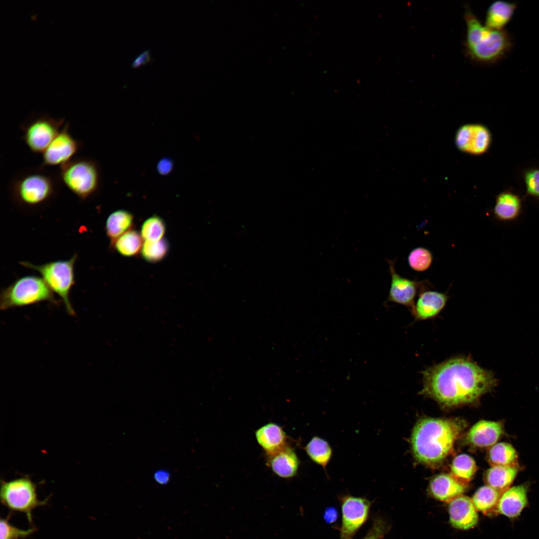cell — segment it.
Returning <instances> with one entry per match:
<instances>
[{"mask_svg":"<svg viewBox=\"0 0 539 539\" xmlns=\"http://www.w3.org/2000/svg\"><path fill=\"white\" fill-rule=\"evenodd\" d=\"M10 516L9 514L6 518H0V539H25L35 531L34 528L24 530L12 526L9 522Z\"/></svg>","mask_w":539,"mask_h":539,"instance_id":"cell-33","label":"cell"},{"mask_svg":"<svg viewBox=\"0 0 539 539\" xmlns=\"http://www.w3.org/2000/svg\"><path fill=\"white\" fill-rule=\"evenodd\" d=\"M516 6L515 3L498 0L492 3L489 7L485 21V26L496 30L502 28L512 18Z\"/></svg>","mask_w":539,"mask_h":539,"instance_id":"cell-23","label":"cell"},{"mask_svg":"<svg viewBox=\"0 0 539 539\" xmlns=\"http://www.w3.org/2000/svg\"><path fill=\"white\" fill-rule=\"evenodd\" d=\"M502 493L486 485L480 488L472 499L477 511L485 514L496 512L497 506Z\"/></svg>","mask_w":539,"mask_h":539,"instance_id":"cell-28","label":"cell"},{"mask_svg":"<svg viewBox=\"0 0 539 539\" xmlns=\"http://www.w3.org/2000/svg\"><path fill=\"white\" fill-rule=\"evenodd\" d=\"M60 183L57 175L40 166L17 173L10 180L8 190L11 199L18 206L35 208L55 197Z\"/></svg>","mask_w":539,"mask_h":539,"instance_id":"cell-3","label":"cell"},{"mask_svg":"<svg viewBox=\"0 0 539 539\" xmlns=\"http://www.w3.org/2000/svg\"><path fill=\"white\" fill-rule=\"evenodd\" d=\"M449 503L450 522L453 527L465 530L477 524L478 513L470 498L462 495Z\"/></svg>","mask_w":539,"mask_h":539,"instance_id":"cell-15","label":"cell"},{"mask_svg":"<svg viewBox=\"0 0 539 539\" xmlns=\"http://www.w3.org/2000/svg\"><path fill=\"white\" fill-rule=\"evenodd\" d=\"M407 261L409 267L413 270L423 272L431 267L433 256L429 249L424 247H417L410 252Z\"/></svg>","mask_w":539,"mask_h":539,"instance_id":"cell-32","label":"cell"},{"mask_svg":"<svg viewBox=\"0 0 539 539\" xmlns=\"http://www.w3.org/2000/svg\"><path fill=\"white\" fill-rule=\"evenodd\" d=\"M0 497L3 506L11 511L24 513L31 525L33 510L46 505L48 500V498L39 500L36 485L27 476L8 481L1 480Z\"/></svg>","mask_w":539,"mask_h":539,"instance_id":"cell-8","label":"cell"},{"mask_svg":"<svg viewBox=\"0 0 539 539\" xmlns=\"http://www.w3.org/2000/svg\"><path fill=\"white\" fill-rule=\"evenodd\" d=\"M166 225L159 216L152 215L142 223L140 233L144 241H158L164 238Z\"/></svg>","mask_w":539,"mask_h":539,"instance_id":"cell-29","label":"cell"},{"mask_svg":"<svg viewBox=\"0 0 539 539\" xmlns=\"http://www.w3.org/2000/svg\"><path fill=\"white\" fill-rule=\"evenodd\" d=\"M527 493L525 484L510 487L502 493L496 512L511 519L518 517L528 505Z\"/></svg>","mask_w":539,"mask_h":539,"instance_id":"cell-16","label":"cell"},{"mask_svg":"<svg viewBox=\"0 0 539 539\" xmlns=\"http://www.w3.org/2000/svg\"><path fill=\"white\" fill-rule=\"evenodd\" d=\"M256 437L267 454L274 453L286 445L284 432L274 423H268L259 428L256 432Z\"/></svg>","mask_w":539,"mask_h":539,"instance_id":"cell-21","label":"cell"},{"mask_svg":"<svg viewBox=\"0 0 539 539\" xmlns=\"http://www.w3.org/2000/svg\"><path fill=\"white\" fill-rule=\"evenodd\" d=\"M422 290L411 310L416 320H425L437 316L445 307L449 299L447 292L429 290Z\"/></svg>","mask_w":539,"mask_h":539,"instance_id":"cell-14","label":"cell"},{"mask_svg":"<svg viewBox=\"0 0 539 539\" xmlns=\"http://www.w3.org/2000/svg\"><path fill=\"white\" fill-rule=\"evenodd\" d=\"M464 17L467 28L465 49L472 60L483 63H494L509 51L511 41L506 31L484 26L469 8L466 9Z\"/></svg>","mask_w":539,"mask_h":539,"instance_id":"cell-4","label":"cell"},{"mask_svg":"<svg viewBox=\"0 0 539 539\" xmlns=\"http://www.w3.org/2000/svg\"><path fill=\"white\" fill-rule=\"evenodd\" d=\"M57 176L60 183L81 201L94 196L102 188L100 165L89 157L74 158L59 167Z\"/></svg>","mask_w":539,"mask_h":539,"instance_id":"cell-5","label":"cell"},{"mask_svg":"<svg viewBox=\"0 0 539 539\" xmlns=\"http://www.w3.org/2000/svg\"><path fill=\"white\" fill-rule=\"evenodd\" d=\"M522 200L517 194L511 191H504L496 198L493 213L495 218L501 222L516 220L522 212Z\"/></svg>","mask_w":539,"mask_h":539,"instance_id":"cell-20","label":"cell"},{"mask_svg":"<svg viewBox=\"0 0 539 539\" xmlns=\"http://www.w3.org/2000/svg\"><path fill=\"white\" fill-rule=\"evenodd\" d=\"M134 217L129 211L119 209L108 216L105 224V231L110 243L132 229Z\"/></svg>","mask_w":539,"mask_h":539,"instance_id":"cell-22","label":"cell"},{"mask_svg":"<svg viewBox=\"0 0 539 539\" xmlns=\"http://www.w3.org/2000/svg\"><path fill=\"white\" fill-rule=\"evenodd\" d=\"M389 528L383 518L376 516L373 519L371 528L362 539H381L389 530Z\"/></svg>","mask_w":539,"mask_h":539,"instance_id":"cell-35","label":"cell"},{"mask_svg":"<svg viewBox=\"0 0 539 539\" xmlns=\"http://www.w3.org/2000/svg\"><path fill=\"white\" fill-rule=\"evenodd\" d=\"M152 60L149 50H145L138 55L131 63L133 68H137L142 65L149 63Z\"/></svg>","mask_w":539,"mask_h":539,"instance_id":"cell-37","label":"cell"},{"mask_svg":"<svg viewBox=\"0 0 539 539\" xmlns=\"http://www.w3.org/2000/svg\"><path fill=\"white\" fill-rule=\"evenodd\" d=\"M310 459L325 471L332 456V450L328 442L318 436L313 437L304 447Z\"/></svg>","mask_w":539,"mask_h":539,"instance_id":"cell-27","label":"cell"},{"mask_svg":"<svg viewBox=\"0 0 539 539\" xmlns=\"http://www.w3.org/2000/svg\"><path fill=\"white\" fill-rule=\"evenodd\" d=\"M488 461L491 467L518 466V453L508 443H496L490 449Z\"/></svg>","mask_w":539,"mask_h":539,"instance_id":"cell-26","label":"cell"},{"mask_svg":"<svg viewBox=\"0 0 539 539\" xmlns=\"http://www.w3.org/2000/svg\"><path fill=\"white\" fill-rule=\"evenodd\" d=\"M82 143L70 132V125L65 123L60 132L42 154L41 167L59 166L75 158Z\"/></svg>","mask_w":539,"mask_h":539,"instance_id":"cell-12","label":"cell"},{"mask_svg":"<svg viewBox=\"0 0 539 539\" xmlns=\"http://www.w3.org/2000/svg\"><path fill=\"white\" fill-rule=\"evenodd\" d=\"M143 241L140 232L132 229L111 243L110 246L120 256L133 257L141 253Z\"/></svg>","mask_w":539,"mask_h":539,"instance_id":"cell-25","label":"cell"},{"mask_svg":"<svg viewBox=\"0 0 539 539\" xmlns=\"http://www.w3.org/2000/svg\"><path fill=\"white\" fill-rule=\"evenodd\" d=\"M65 123L64 118L48 115L33 117L20 125L21 139L32 153L42 154Z\"/></svg>","mask_w":539,"mask_h":539,"instance_id":"cell-9","label":"cell"},{"mask_svg":"<svg viewBox=\"0 0 539 539\" xmlns=\"http://www.w3.org/2000/svg\"><path fill=\"white\" fill-rule=\"evenodd\" d=\"M170 250L167 240L164 238L158 241H144L141 251L143 259L150 263H157L164 260Z\"/></svg>","mask_w":539,"mask_h":539,"instance_id":"cell-31","label":"cell"},{"mask_svg":"<svg viewBox=\"0 0 539 539\" xmlns=\"http://www.w3.org/2000/svg\"><path fill=\"white\" fill-rule=\"evenodd\" d=\"M504 432L502 423L481 420L470 429L466 439L468 443L475 447H488L495 445Z\"/></svg>","mask_w":539,"mask_h":539,"instance_id":"cell-17","label":"cell"},{"mask_svg":"<svg viewBox=\"0 0 539 539\" xmlns=\"http://www.w3.org/2000/svg\"><path fill=\"white\" fill-rule=\"evenodd\" d=\"M174 162L173 159L168 156L164 157L159 160L156 165V170L161 176H167L173 171Z\"/></svg>","mask_w":539,"mask_h":539,"instance_id":"cell-36","label":"cell"},{"mask_svg":"<svg viewBox=\"0 0 539 539\" xmlns=\"http://www.w3.org/2000/svg\"><path fill=\"white\" fill-rule=\"evenodd\" d=\"M464 424L457 419L428 418L419 421L411 438L416 459L430 465L442 462L451 452L464 428Z\"/></svg>","mask_w":539,"mask_h":539,"instance_id":"cell-2","label":"cell"},{"mask_svg":"<svg viewBox=\"0 0 539 539\" xmlns=\"http://www.w3.org/2000/svg\"><path fill=\"white\" fill-rule=\"evenodd\" d=\"M492 135L489 129L480 124H469L459 128L455 135L457 147L463 152L481 155L490 148Z\"/></svg>","mask_w":539,"mask_h":539,"instance_id":"cell-13","label":"cell"},{"mask_svg":"<svg viewBox=\"0 0 539 539\" xmlns=\"http://www.w3.org/2000/svg\"><path fill=\"white\" fill-rule=\"evenodd\" d=\"M46 301L56 304L53 292L42 277L29 275L16 279L3 288L0 295L1 310Z\"/></svg>","mask_w":539,"mask_h":539,"instance_id":"cell-6","label":"cell"},{"mask_svg":"<svg viewBox=\"0 0 539 539\" xmlns=\"http://www.w3.org/2000/svg\"><path fill=\"white\" fill-rule=\"evenodd\" d=\"M78 256L75 254L68 260L51 261L34 265L28 261L19 262L23 267L38 272L51 290L56 293L64 304L67 313L75 315L70 301V292L75 284L74 266Z\"/></svg>","mask_w":539,"mask_h":539,"instance_id":"cell-7","label":"cell"},{"mask_svg":"<svg viewBox=\"0 0 539 539\" xmlns=\"http://www.w3.org/2000/svg\"><path fill=\"white\" fill-rule=\"evenodd\" d=\"M451 471V474L453 476L467 484L476 473L477 466L471 457L466 454H461L453 460Z\"/></svg>","mask_w":539,"mask_h":539,"instance_id":"cell-30","label":"cell"},{"mask_svg":"<svg viewBox=\"0 0 539 539\" xmlns=\"http://www.w3.org/2000/svg\"><path fill=\"white\" fill-rule=\"evenodd\" d=\"M518 471V466H493L487 471L485 479L487 485L502 493L510 488Z\"/></svg>","mask_w":539,"mask_h":539,"instance_id":"cell-24","label":"cell"},{"mask_svg":"<svg viewBox=\"0 0 539 539\" xmlns=\"http://www.w3.org/2000/svg\"><path fill=\"white\" fill-rule=\"evenodd\" d=\"M467 485L452 474H442L435 477L429 485L430 492L435 499L449 503L462 495Z\"/></svg>","mask_w":539,"mask_h":539,"instance_id":"cell-18","label":"cell"},{"mask_svg":"<svg viewBox=\"0 0 539 539\" xmlns=\"http://www.w3.org/2000/svg\"><path fill=\"white\" fill-rule=\"evenodd\" d=\"M524 180L528 195L539 198V168L530 169L525 171Z\"/></svg>","mask_w":539,"mask_h":539,"instance_id":"cell-34","label":"cell"},{"mask_svg":"<svg viewBox=\"0 0 539 539\" xmlns=\"http://www.w3.org/2000/svg\"><path fill=\"white\" fill-rule=\"evenodd\" d=\"M268 455V463L272 471L277 476L289 478L296 474L299 461L291 447L286 445L275 452Z\"/></svg>","mask_w":539,"mask_h":539,"instance_id":"cell-19","label":"cell"},{"mask_svg":"<svg viewBox=\"0 0 539 539\" xmlns=\"http://www.w3.org/2000/svg\"><path fill=\"white\" fill-rule=\"evenodd\" d=\"M341 524L339 539H352L367 521L371 502L368 499L350 495L340 497Z\"/></svg>","mask_w":539,"mask_h":539,"instance_id":"cell-10","label":"cell"},{"mask_svg":"<svg viewBox=\"0 0 539 539\" xmlns=\"http://www.w3.org/2000/svg\"><path fill=\"white\" fill-rule=\"evenodd\" d=\"M155 479L159 484H164L168 482L169 475L166 472L158 471L155 473Z\"/></svg>","mask_w":539,"mask_h":539,"instance_id":"cell-38","label":"cell"},{"mask_svg":"<svg viewBox=\"0 0 539 539\" xmlns=\"http://www.w3.org/2000/svg\"><path fill=\"white\" fill-rule=\"evenodd\" d=\"M337 512L334 508H329L325 511L324 519L328 523L334 522L337 518Z\"/></svg>","mask_w":539,"mask_h":539,"instance_id":"cell-39","label":"cell"},{"mask_svg":"<svg viewBox=\"0 0 539 539\" xmlns=\"http://www.w3.org/2000/svg\"><path fill=\"white\" fill-rule=\"evenodd\" d=\"M421 393L444 406L478 401L497 384L494 374L467 356H456L422 371Z\"/></svg>","mask_w":539,"mask_h":539,"instance_id":"cell-1","label":"cell"},{"mask_svg":"<svg viewBox=\"0 0 539 539\" xmlns=\"http://www.w3.org/2000/svg\"><path fill=\"white\" fill-rule=\"evenodd\" d=\"M396 260L387 259L391 275V284L385 302L397 303L410 308L415 304V299L423 290L430 288L432 284L428 279L417 280L403 277L398 274L395 268Z\"/></svg>","mask_w":539,"mask_h":539,"instance_id":"cell-11","label":"cell"}]
</instances>
